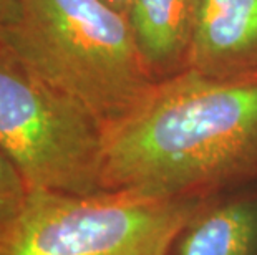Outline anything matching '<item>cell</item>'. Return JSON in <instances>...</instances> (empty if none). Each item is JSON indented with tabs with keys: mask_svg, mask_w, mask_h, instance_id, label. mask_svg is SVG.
<instances>
[{
	"mask_svg": "<svg viewBox=\"0 0 257 255\" xmlns=\"http://www.w3.org/2000/svg\"><path fill=\"white\" fill-rule=\"evenodd\" d=\"M257 176V77L212 80L184 70L156 81L105 131V192L201 197Z\"/></svg>",
	"mask_w": 257,
	"mask_h": 255,
	"instance_id": "cell-1",
	"label": "cell"
},
{
	"mask_svg": "<svg viewBox=\"0 0 257 255\" xmlns=\"http://www.w3.org/2000/svg\"><path fill=\"white\" fill-rule=\"evenodd\" d=\"M106 129L146 96L148 72L126 15L105 0H22L4 40Z\"/></svg>",
	"mask_w": 257,
	"mask_h": 255,
	"instance_id": "cell-2",
	"label": "cell"
},
{
	"mask_svg": "<svg viewBox=\"0 0 257 255\" xmlns=\"http://www.w3.org/2000/svg\"><path fill=\"white\" fill-rule=\"evenodd\" d=\"M105 129L7 43L0 42V149L30 191L105 192Z\"/></svg>",
	"mask_w": 257,
	"mask_h": 255,
	"instance_id": "cell-3",
	"label": "cell"
},
{
	"mask_svg": "<svg viewBox=\"0 0 257 255\" xmlns=\"http://www.w3.org/2000/svg\"><path fill=\"white\" fill-rule=\"evenodd\" d=\"M201 197L32 191L0 235V255H169Z\"/></svg>",
	"mask_w": 257,
	"mask_h": 255,
	"instance_id": "cell-4",
	"label": "cell"
},
{
	"mask_svg": "<svg viewBox=\"0 0 257 255\" xmlns=\"http://www.w3.org/2000/svg\"><path fill=\"white\" fill-rule=\"evenodd\" d=\"M186 70L212 80L257 77V0H196Z\"/></svg>",
	"mask_w": 257,
	"mask_h": 255,
	"instance_id": "cell-5",
	"label": "cell"
},
{
	"mask_svg": "<svg viewBox=\"0 0 257 255\" xmlns=\"http://www.w3.org/2000/svg\"><path fill=\"white\" fill-rule=\"evenodd\" d=\"M196 0H130L126 19L148 72L156 81L188 67Z\"/></svg>",
	"mask_w": 257,
	"mask_h": 255,
	"instance_id": "cell-6",
	"label": "cell"
},
{
	"mask_svg": "<svg viewBox=\"0 0 257 255\" xmlns=\"http://www.w3.org/2000/svg\"><path fill=\"white\" fill-rule=\"evenodd\" d=\"M174 245L176 255H257V197L202 207Z\"/></svg>",
	"mask_w": 257,
	"mask_h": 255,
	"instance_id": "cell-7",
	"label": "cell"
},
{
	"mask_svg": "<svg viewBox=\"0 0 257 255\" xmlns=\"http://www.w3.org/2000/svg\"><path fill=\"white\" fill-rule=\"evenodd\" d=\"M30 192L24 176L0 149V235L22 214Z\"/></svg>",
	"mask_w": 257,
	"mask_h": 255,
	"instance_id": "cell-8",
	"label": "cell"
},
{
	"mask_svg": "<svg viewBox=\"0 0 257 255\" xmlns=\"http://www.w3.org/2000/svg\"><path fill=\"white\" fill-rule=\"evenodd\" d=\"M22 19V0H0V42L17 29Z\"/></svg>",
	"mask_w": 257,
	"mask_h": 255,
	"instance_id": "cell-9",
	"label": "cell"
},
{
	"mask_svg": "<svg viewBox=\"0 0 257 255\" xmlns=\"http://www.w3.org/2000/svg\"><path fill=\"white\" fill-rule=\"evenodd\" d=\"M108 5H111L114 10H118L119 14L126 15L128 12V5H130V0H105Z\"/></svg>",
	"mask_w": 257,
	"mask_h": 255,
	"instance_id": "cell-10",
	"label": "cell"
}]
</instances>
